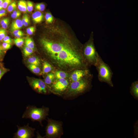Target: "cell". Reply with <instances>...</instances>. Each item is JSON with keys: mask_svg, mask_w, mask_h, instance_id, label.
Wrapping results in <instances>:
<instances>
[{"mask_svg": "<svg viewBox=\"0 0 138 138\" xmlns=\"http://www.w3.org/2000/svg\"><path fill=\"white\" fill-rule=\"evenodd\" d=\"M17 1L16 0H14L7 7V12L10 13L13 11L17 9Z\"/></svg>", "mask_w": 138, "mask_h": 138, "instance_id": "cell-22", "label": "cell"}, {"mask_svg": "<svg viewBox=\"0 0 138 138\" xmlns=\"http://www.w3.org/2000/svg\"><path fill=\"white\" fill-rule=\"evenodd\" d=\"M28 67L30 70L34 73L38 74L40 73L41 72V69L38 66L29 64Z\"/></svg>", "mask_w": 138, "mask_h": 138, "instance_id": "cell-20", "label": "cell"}, {"mask_svg": "<svg viewBox=\"0 0 138 138\" xmlns=\"http://www.w3.org/2000/svg\"><path fill=\"white\" fill-rule=\"evenodd\" d=\"M53 66L46 61L43 62V63L42 73L46 74L49 73L53 69Z\"/></svg>", "mask_w": 138, "mask_h": 138, "instance_id": "cell-16", "label": "cell"}, {"mask_svg": "<svg viewBox=\"0 0 138 138\" xmlns=\"http://www.w3.org/2000/svg\"><path fill=\"white\" fill-rule=\"evenodd\" d=\"M21 15V12L19 10L16 9L13 11L11 16L13 19H17L20 17Z\"/></svg>", "mask_w": 138, "mask_h": 138, "instance_id": "cell-27", "label": "cell"}, {"mask_svg": "<svg viewBox=\"0 0 138 138\" xmlns=\"http://www.w3.org/2000/svg\"><path fill=\"white\" fill-rule=\"evenodd\" d=\"M15 44L18 47H21L23 45L24 40L21 38H17L14 40Z\"/></svg>", "mask_w": 138, "mask_h": 138, "instance_id": "cell-25", "label": "cell"}, {"mask_svg": "<svg viewBox=\"0 0 138 138\" xmlns=\"http://www.w3.org/2000/svg\"><path fill=\"white\" fill-rule=\"evenodd\" d=\"M131 94L135 99L138 98V81L136 80L133 82L130 87Z\"/></svg>", "mask_w": 138, "mask_h": 138, "instance_id": "cell-12", "label": "cell"}, {"mask_svg": "<svg viewBox=\"0 0 138 138\" xmlns=\"http://www.w3.org/2000/svg\"><path fill=\"white\" fill-rule=\"evenodd\" d=\"M68 80L66 78L56 79L52 85V90L55 93L61 94L67 89L69 86Z\"/></svg>", "mask_w": 138, "mask_h": 138, "instance_id": "cell-8", "label": "cell"}, {"mask_svg": "<svg viewBox=\"0 0 138 138\" xmlns=\"http://www.w3.org/2000/svg\"><path fill=\"white\" fill-rule=\"evenodd\" d=\"M46 5L44 3H40L36 4L34 6L35 9L39 11H43L45 9Z\"/></svg>", "mask_w": 138, "mask_h": 138, "instance_id": "cell-24", "label": "cell"}, {"mask_svg": "<svg viewBox=\"0 0 138 138\" xmlns=\"http://www.w3.org/2000/svg\"><path fill=\"white\" fill-rule=\"evenodd\" d=\"M18 129L14 134L15 138H31L34 136V128L29 126L28 123L23 126H17Z\"/></svg>", "mask_w": 138, "mask_h": 138, "instance_id": "cell-7", "label": "cell"}, {"mask_svg": "<svg viewBox=\"0 0 138 138\" xmlns=\"http://www.w3.org/2000/svg\"><path fill=\"white\" fill-rule=\"evenodd\" d=\"M28 17V16L26 14H25L23 15L21 20V22L23 25H24Z\"/></svg>", "mask_w": 138, "mask_h": 138, "instance_id": "cell-36", "label": "cell"}, {"mask_svg": "<svg viewBox=\"0 0 138 138\" xmlns=\"http://www.w3.org/2000/svg\"><path fill=\"white\" fill-rule=\"evenodd\" d=\"M14 0H4L3 3V8L4 9L6 8Z\"/></svg>", "mask_w": 138, "mask_h": 138, "instance_id": "cell-31", "label": "cell"}, {"mask_svg": "<svg viewBox=\"0 0 138 138\" xmlns=\"http://www.w3.org/2000/svg\"><path fill=\"white\" fill-rule=\"evenodd\" d=\"M23 26L21 20L19 19H17L12 22L10 26V30L13 32L19 30L22 28Z\"/></svg>", "mask_w": 138, "mask_h": 138, "instance_id": "cell-13", "label": "cell"}, {"mask_svg": "<svg viewBox=\"0 0 138 138\" xmlns=\"http://www.w3.org/2000/svg\"><path fill=\"white\" fill-rule=\"evenodd\" d=\"M83 52L84 57L89 66H94L98 53L94 45L93 32L91 33L88 40L83 44Z\"/></svg>", "mask_w": 138, "mask_h": 138, "instance_id": "cell-5", "label": "cell"}, {"mask_svg": "<svg viewBox=\"0 0 138 138\" xmlns=\"http://www.w3.org/2000/svg\"><path fill=\"white\" fill-rule=\"evenodd\" d=\"M46 128L45 135L47 138H60L63 134L62 123L61 122L49 118Z\"/></svg>", "mask_w": 138, "mask_h": 138, "instance_id": "cell-6", "label": "cell"}, {"mask_svg": "<svg viewBox=\"0 0 138 138\" xmlns=\"http://www.w3.org/2000/svg\"><path fill=\"white\" fill-rule=\"evenodd\" d=\"M9 22V19L8 18L4 20L1 25L3 28L5 29H6L8 26Z\"/></svg>", "mask_w": 138, "mask_h": 138, "instance_id": "cell-30", "label": "cell"}, {"mask_svg": "<svg viewBox=\"0 0 138 138\" xmlns=\"http://www.w3.org/2000/svg\"><path fill=\"white\" fill-rule=\"evenodd\" d=\"M49 35L40 37L39 42L45 61L57 70L67 73L90 66L83 54V44L69 25L58 19L49 24Z\"/></svg>", "mask_w": 138, "mask_h": 138, "instance_id": "cell-1", "label": "cell"}, {"mask_svg": "<svg viewBox=\"0 0 138 138\" xmlns=\"http://www.w3.org/2000/svg\"><path fill=\"white\" fill-rule=\"evenodd\" d=\"M17 5L20 11L24 13L28 12L27 9L26 1L25 0H19L17 2Z\"/></svg>", "mask_w": 138, "mask_h": 138, "instance_id": "cell-14", "label": "cell"}, {"mask_svg": "<svg viewBox=\"0 0 138 138\" xmlns=\"http://www.w3.org/2000/svg\"><path fill=\"white\" fill-rule=\"evenodd\" d=\"M44 16L41 12L37 11L34 12L32 15V18L33 21L36 24L41 22L43 20Z\"/></svg>", "mask_w": 138, "mask_h": 138, "instance_id": "cell-11", "label": "cell"}, {"mask_svg": "<svg viewBox=\"0 0 138 138\" xmlns=\"http://www.w3.org/2000/svg\"><path fill=\"white\" fill-rule=\"evenodd\" d=\"M1 47L3 49L7 50L11 48L12 45L11 44L3 42L2 44Z\"/></svg>", "mask_w": 138, "mask_h": 138, "instance_id": "cell-33", "label": "cell"}, {"mask_svg": "<svg viewBox=\"0 0 138 138\" xmlns=\"http://www.w3.org/2000/svg\"><path fill=\"white\" fill-rule=\"evenodd\" d=\"M55 78L54 73L52 72L49 73L45 77L44 80V82L47 85H51L52 84L54 81Z\"/></svg>", "mask_w": 138, "mask_h": 138, "instance_id": "cell-17", "label": "cell"}, {"mask_svg": "<svg viewBox=\"0 0 138 138\" xmlns=\"http://www.w3.org/2000/svg\"><path fill=\"white\" fill-rule=\"evenodd\" d=\"M27 9L28 12H31L33 9L34 4L32 1L28 0L26 1Z\"/></svg>", "mask_w": 138, "mask_h": 138, "instance_id": "cell-26", "label": "cell"}, {"mask_svg": "<svg viewBox=\"0 0 138 138\" xmlns=\"http://www.w3.org/2000/svg\"><path fill=\"white\" fill-rule=\"evenodd\" d=\"M90 73L88 69L76 70L72 72L69 77L70 81L72 82L78 80Z\"/></svg>", "mask_w": 138, "mask_h": 138, "instance_id": "cell-10", "label": "cell"}, {"mask_svg": "<svg viewBox=\"0 0 138 138\" xmlns=\"http://www.w3.org/2000/svg\"><path fill=\"white\" fill-rule=\"evenodd\" d=\"M7 14V11L5 9L0 10V18L6 16Z\"/></svg>", "mask_w": 138, "mask_h": 138, "instance_id": "cell-35", "label": "cell"}, {"mask_svg": "<svg viewBox=\"0 0 138 138\" xmlns=\"http://www.w3.org/2000/svg\"><path fill=\"white\" fill-rule=\"evenodd\" d=\"M95 66L98 73L99 81L107 84L110 86H113L112 78L113 73L109 65L106 63L98 53Z\"/></svg>", "mask_w": 138, "mask_h": 138, "instance_id": "cell-3", "label": "cell"}, {"mask_svg": "<svg viewBox=\"0 0 138 138\" xmlns=\"http://www.w3.org/2000/svg\"><path fill=\"white\" fill-rule=\"evenodd\" d=\"M3 6L2 4H0V10L3 9Z\"/></svg>", "mask_w": 138, "mask_h": 138, "instance_id": "cell-41", "label": "cell"}, {"mask_svg": "<svg viewBox=\"0 0 138 138\" xmlns=\"http://www.w3.org/2000/svg\"><path fill=\"white\" fill-rule=\"evenodd\" d=\"M45 18L46 24L52 23L54 20V18L51 14L49 12L47 13L45 15Z\"/></svg>", "mask_w": 138, "mask_h": 138, "instance_id": "cell-21", "label": "cell"}, {"mask_svg": "<svg viewBox=\"0 0 138 138\" xmlns=\"http://www.w3.org/2000/svg\"><path fill=\"white\" fill-rule=\"evenodd\" d=\"M7 71V70L4 68L3 67H0V80Z\"/></svg>", "mask_w": 138, "mask_h": 138, "instance_id": "cell-34", "label": "cell"}, {"mask_svg": "<svg viewBox=\"0 0 138 138\" xmlns=\"http://www.w3.org/2000/svg\"></svg>", "mask_w": 138, "mask_h": 138, "instance_id": "cell-43", "label": "cell"}, {"mask_svg": "<svg viewBox=\"0 0 138 138\" xmlns=\"http://www.w3.org/2000/svg\"><path fill=\"white\" fill-rule=\"evenodd\" d=\"M29 83L32 89L40 94H46L47 89L46 84L42 79L33 78L29 80Z\"/></svg>", "mask_w": 138, "mask_h": 138, "instance_id": "cell-9", "label": "cell"}, {"mask_svg": "<svg viewBox=\"0 0 138 138\" xmlns=\"http://www.w3.org/2000/svg\"><path fill=\"white\" fill-rule=\"evenodd\" d=\"M6 31L4 28L0 29V41L3 40V38L6 36Z\"/></svg>", "mask_w": 138, "mask_h": 138, "instance_id": "cell-28", "label": "cell"}, {"mask_svg": "<svg viewBox=\"0 0 138 138\" xmlns=\"http://www.w3.org/2000/svg\"><path fill=\"white\" fill-rule=\"evenodd\" d=\"M22 32H23L21 30H17L13 31L12 33L14 35Z\"/></svg>", "mask_w": 138, "mask_h": 138, "instance_id": "cell-39", "label": "cell"}, {"mask_svg": "<svg viewBox=\"0 0 138 138\" xmlns=\"http://www.w3.org/2000/svg\"><path fill=\"white\" fill-rule=\"evenodd\" d=\"M25 46L28 47L34 50L35 46L34 42L32 39L29 37L26 38L25 41Z\"/></svg>", "mask_w": 138, "mask_h": 138, "instance_id": "cell-18", "label": "cell"}, {"mask_svg": "<svg viewBox=\"0 0 138 138\" xmlns=\"http://www.w3.org/2000/svg\"><path fill=\"white\" fill-rule=\"evenodd\" d=\"M30 20L29 17H28L27 19L23 26L25 27H27L28 25L30 24Z\"/></svg>", "mask_w": 138, "mask_h": 138, "instance_id": "cell-38", "label": "cell"}, {"mask_svg": "<svg viewBox=\"0 0 138 138\" xmlns=\"http://www.w3.org/2000/svg\"><path fill=\"white\" fill-rule=\"evenodd\" d=\"M3 42L11 44L12 43V40L10 37L8 36H6L3 40Z\"/></svg>", "mask_w": 138, "mask_h": 138, "instance_id": "cell-32", "label": "cell"}, {"mask_svg": "<svg viewBox=\"0 0 138 138\" xmlns=\"http://www.w3.org/2000/svg\"><path fill=\"white\" fill-rule=\"evenodd\" d=\"M54 74L56 79L66 78L68 77L69 75L68 73L60 70H57Z\"/></svg>", "mask_w": 138, "mask_h": 138, "instance_id": "cell-15", "label": "cell"}, {"mask_svg": "<svg viewBox=\"0 0 138 138\" xmlns=\"http://www.w3.org/2000/svg\"><path fill=\"white\" fill-rule=\"evenodd\" d=\"M4 0H0V4H3Z\"/></svg>", "mask_w": 138, "mask_h": 138, "instance_id": "cell-42", "label": "cell"}, {"mask_svg": "<svg viewBox=\"0 0 138 138\" xmlns=\"http://www.w3.org/2000/svg\"><path fill=\"white\" fill-rule=\"evenodd\" d=\"M33 49L25 46L23 48V52L25 56L30 55L33 53Z\"/></svg>", "mask_w": 138, "mask_h": 138, "instance_id": "cell-23", "label": "cell"}, {"mask_svg": "<svg viewBox=\"0 0 138 138\" xmlns=\"http://www.w3.org/2000/svg\"><path fill=\"white\" fill-rule=\"evenodd\" d=\"M36 28L34 26H31L28 28L26 30L27 33L29 35L32 34L35 31Z\"/></svg>", "mask_w": 138, "mask_h": 138, "instance_id": "cell-29", "label": "cell"}, {"mask_svg": "<svg viewBox=\"0 0 138 138\" xmlns=\"http://www.w3.org/2000/svg\"><path fill=\"white\" fill-rule=\"evenodd\" d=\"M24 35L23 32L14 35V36L17 38H20Z\"/></svg>", "mask_w": 138, "mask_h": 138, "instance_id": "cell-37", "label": "cell"}, {"mask_svg": "<svg viewBox=\"0 0 138 138\" xmlns=\"http://www.w3.org/2000/svg\"><path fill=\"white\" fill-rule=\"evenodd\" d=\"M92 74L90 73L80 80L71 82L67 89L66 94L72 97L79 95L90 90L91 88Z\"/></svg>", "mask_w": 138, "mask_h": 138, "instance_id": "cell-2", "label": "cell"}, {"mask_svg": "<svg viewBox=\"0 0 138 138\" xmlns=\"http://www.w3.org/2000/svg\"><path fill=\"white\" fill-rule=\"evenodd\" d=\"M49 111L47 107L43 106L37 108L35 106L29 105L27 107L22 118L29 119L33 122L38 121L42 126V122L48 115Z\"/></svg>", "mask_w": 138, "mask_h": 138, "instance_id": "cell-4", "label": "cell"}, {"mask_svg": "<svg viewBox=\"0 0 138 138\" xmlns=\"http://www.w3.org/2000/svg\"><path fill=\"white\" fill-rule=\"evenodd\" d=\"M3 50L1 46L0 45V56L2 55L3 53Z\"/></svg>", "mask_w": 138, "mask_h": 138, "instance_id": "cell-40", "label": "cell"}, {"mask_svg": "<svg viewBox=\"0 0 138 138\" xmlns=\"http://www.w3.org/2000/svg\"><path fill=\"white\" fill-rule=\"evenodd\" d=\"M27 61L30 64L38 66L40 63L39 59L37 57L35 56H32L29 57Z\"/></svg>", "mask_w": 138, "mask_h": 138, "instance_id": "cell-19", "label": "cell"}]
</instances>
